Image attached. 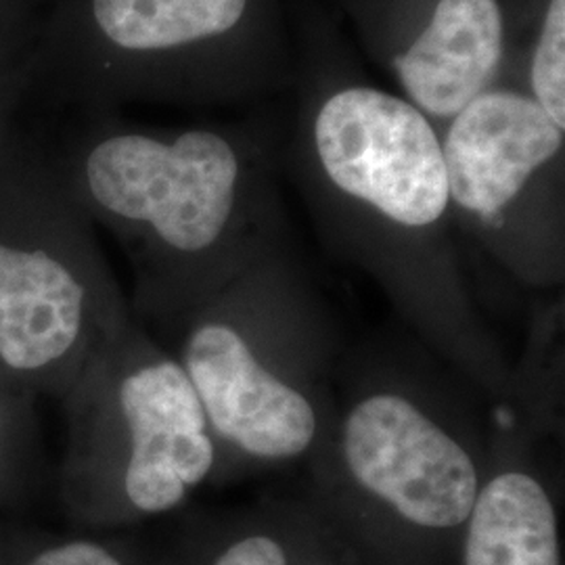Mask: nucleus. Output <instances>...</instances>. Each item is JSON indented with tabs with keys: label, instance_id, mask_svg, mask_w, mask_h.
<instances>
[{
	"label": "nucleus",
	"instance_id": "f257e3e1",
	"mask_svg": "<svg viewBox=\"0 0 565 565\" xmlns=\"http://www.w3.org/2000/svg\"><path fill=\"white\" fill-rule=\"evenodd\" d=\"M310 49L282 166L327 242L382 287L425 345L478 392L509 403L511 366L473 300L438 128L345 67L321 32Z\"/></svg>",
	"mask_w": 565,
	"mask_h": 565
},
{
	"label": "nucleus",
	"instance_id": "f03ea898",
	"mask_svg": "<svg viewBox=\"0 0 565 565\" xmlns=\"http://www.w3.org/2000/svg\"><path fill=\"white\" fill-rule=\"evenodd\" d=\"M282 145L270 121L145 128L95 114L53 163L82 214L124 247L137 315L177 338L224 285L289 243Z\"/></svg>",
	"mask_w": 565,
	"mask_h": 565
},
{
	"label": "nucleus",
	"instance_id": "7ed1b4c3",
	"mask_svg": "<svg viewBox=\"0 0 565 565\" xmlns=\"http://www.w3.org/2000/svg\"><path fill=\"white\" fill-rule=\"evenodd\" d=\"M490 436L459 394L413 366L359 375L310 455L312 503L382 564H422L461 539Z\"/></svg>",
	"mask_w": 565,
	"mask_h": 565
},
{
	"label": "nucleus",
	"instance_id": "20e7f679",
	"mask_svg": "<svg viewBox=\"0 0 565 565\" xmlns=\"http://www.w3.org/2000/svg\"><path fill=\"white\" fill-rule=\"evenodd\" d=\"M177 340L218 446V480L310 459L335 411V333L289 243L224 285Z\"/></svg>",
	"mask_w": 565,
	"mask_h": 565
},
{
	"label": "nucleus",
	"instance_id": "39448f33",
	"mask_svg": "<svg viewBox=\"0 0 565 565\" xmlns=\"http://www.w3.org/2000/svg\"><path fill=\"white\" fill-rule=\"evenodd\" d=\"M279 0H57L32 74L95 114L124 103L228 105L298 78Z\"/></svg>",
	"mask_w": 565,
	"mask_h": 565
},
{
	"label": "nucleus",
	"instance_id": "423d86ee",
	"mask_svg": "<svg viewBox=\"0 0 565 565\" xmlns=\"http://www.w3.org/2000/svg\"><path fill=\"white\" fill-rule=\"evenodd\" d=\"M135 321L55 163L15 142L0 160V375L61 401Z\"/></svg>",
	"mask_w": 565,
	"mask_h": 565
},
{
	"label": "nucleus",
	"instance_id": "0eeeda50",
	"mask_svg": "<svg viewBox=\"0 0 565 565\" xmlns=\"http://www.w3.org/2000/svg\"><path fill=\"white\" fill-rule=\"evenodd\" d=\"M61 403L67 422L61 494L78 520L158 518L218 480V446L193 385L137 321Z\"/></svg>",
	"mask_w": 565,
	"mask_h": 565
},
{
	"label": "nucleus",
	"instance_id": "6e6552de",
	"mask_svg": "<svg viewBox=\"0 0 565 565\" xmlns=\"http://www.w3.org/2000/svg\"><path fill=\"white\" fill-rule=\"evenodd\" d=\"M448 195L467 258L524 289L565 279V128L499 81L438 130Z\"/></svg>",
	"mask_w": 565,
	"mask_h": 565
},
{
	"label": "nucleus",
	"instance_id": "1a4fd4ad",
	"mask_svg": "<svg viewBox=\"0 0 565 565\" xmlns=\"http://www.w3.org/2000/svg\"><path fill=\"white\" fill-rule=\"evenodd\" d=\"M366 55L438 130L501 81L503 0H340Z\"/></svg>",
	"mask_w": 565,
	"mask_h": 565
},
{
	"label": "nucleus",
	"instance_id": "9d476101",
	"mask_svg": "<svg viewBox=\"0 0 565 565\" xmlns=\"http://www.w3.org/2000/svg\"><path fill=\"white\" fill-rule=\"evenodd\" d=\"M530 436H490V463L461 534L463 565H562L555 499L530 457Z\"/></svg>",
	"mask_w": 565,
	"mask_h": 565
},
{
	"label": "nucleus",
	"instance_id": "9b49d317",
	"mask_svg": "<svg viewBox=\"0 0 565 565\" xmlns=\"http://www.w3.org/2000/svg\"><path fill=\"white\" fill-rule=\"evenodd\" d=\"M361 553L310 501L254 513L221 536L200 565H363Z\"/></svg>",
	"mask_w": 565,
	"mask_h": 565
},
{
	"label": "nucleus",
	"instance_id": "f8f14e48",
	"mask_svg": "<svg viewBox=\"0 0 565 565\" xmlns=\"http://www.w3.org/2000/svg\"><path fill=\"white\" fill-rule=\"evenodd\" d=\"M507 63L520 86L565 128V0H503Z\"/></svg>",
	"mask_w": 565,
	"mask_h": 565
},
{
	"label": "nucleus",
	"instance_id": "ddd939ff",
	"mask_svg": "<svg viewBox=\"0 0 565 565\" xmlns=\"http://www.w3.org/2000/svg\"><path fill=\"white\" fill-rule=\"evenodd\" d=\"M39 28L32 0H0V160L18 142L9 132V111L21 82L32 76Z\"/></svg>",
	"mask_w": 565,
	"mask_h": 565
},
{
	"label": "nucleus",
	"instance_id": "4468645a",
	"mask_svg": "<svg viewBox=\"0 0 565 565\" xmlns=\"http://www.w3.org/2000/svg\"><path fill=\"white\" fill-rule=\"evenodd\" d=\"M32 401L0 375V503L18 492L34 459Z\"/></svg>",
	"mask_w": 565,
	"mask_h": 565
},
{
	"label": "nucleus",
	"instance_id": "2eb2a0df",
	"mask_svg": "<svg viewBox=\"0 0 565 565\" xmlns=\"http://www.w3.org/2000/svg\"><path fill=\"white\" fill-rule=\"evenodd\" d=\"M21 565H130L118 548L93 539H65L36 548Z\"/></svg>",
	"mask_w": 565,
	"mask_h": 565
}]
</instances>
